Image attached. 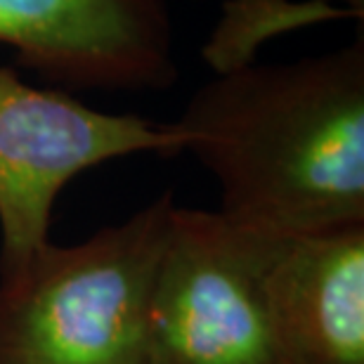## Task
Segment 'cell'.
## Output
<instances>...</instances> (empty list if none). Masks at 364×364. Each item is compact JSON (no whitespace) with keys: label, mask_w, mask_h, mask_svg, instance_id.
Returning a JSON list of instances; mask_svg holds the SVG:
<instances>
[{"label":"cell","mask_w":364,"mask_h":364,"mask_svg":"<svg viewBox=\"0 0 364 364\" xmlns=\"http://www.w3.org/2000/svg\"><path fill=\"white\" fill-rule=\"evenodd\" d=\"M173 123L230 220L284 239L364 225V28L329 53L218 74Z\"/></svg>","instance_id":"6da1fadb"},{"label":"cell","mask_w":364,"mask_h":364,"mask_svg":"<svg viewBox=\"0 0 364 364\" xmlns=\"http://www.w3.org/2000/svg\"><path fill=\"white\" fill-rule=\"evenodd\" d=\"M171 192L74 246L0 272V364H147V315Z\"/></svg>","instance_id":"7a4b0ae2"},{"label":"cell","mask_w":364,"mask_h":364,"mask_svg":"<svg viewBox=\"0 0 364 364\" xmlns=\"http://www.w3.org/2000/svg\"><path fill=\"white\" fill-rule=\"evenodd\" d=\"M284 237L173 208L147 315V364H279L265 272Z\"/></svg>","instance_id":"3957f363"},{"label":"cell","mask_w":364,"mask_h":364,"mask_svg":"<svg viewBox=\"0 0 364 364\" xmlns=\"http://www.w3.org/2000/svg\"><path fill=\"white\" fill-rule=\"evenodd\" d=\"M182 151L185 135L176 123L100 112L0 67V272L50 244L57 196L83 171L135 154Z\"/></svg>","instance_id":"277c9868"},{"label":"cell","mask_w":364,"mask_h":364,"mask_svg":"<svg viewBox=\"0 0 364 364\" xmlns=\"http://www.w3.org/2000/svg\"><path fill=\"white\" fill-rule=\"evenodd\" d=\"M0 46L71 90H166L178 81L168 0H0Z\"/></svg>","instance_id":"5b68a950"},{"label":"cell","mask_w":364,"mask_h":364,"mask_svg":"<svg viewBox=\"0 0 364 364\" xmlns=\"http://www.w3.org/2000/svg\"><path fill=\"white\" fill-rule=\"evenodd\" d=\"M263 291L279 364H364V225L284 239Z\"/></svg>","instance_id":"8992f818"},{"label":"cell","mask_w":364,"mask_h":364,"mask_svg":"<svg viewBox=\"0 0 364 364\" xmlns=\"http://www.w3.org/2000/svg\"><path fill=\"white\" fill-rule=\"evenodd\" d=\"M343 19L355 17L333 0H225L201 60L215 76L228 74L258 62L260 48L284 33Z\"/></svg>","instance_id":"52a82bcc"},{"label":"cell","mask_w":364,"mask_h":364,"mask_svg":"<svg viewBox=\"0 0 364 364\" xmlns=\"http://www.w3.org/2000/svg\"><path fill=\"white\" fill-rule=\"evenodd\" d=\"M333 3L346 7V10L358 19V24H364V0H333Z\"/></svg>","instance_id":"ba28073f"}]
</instances>
